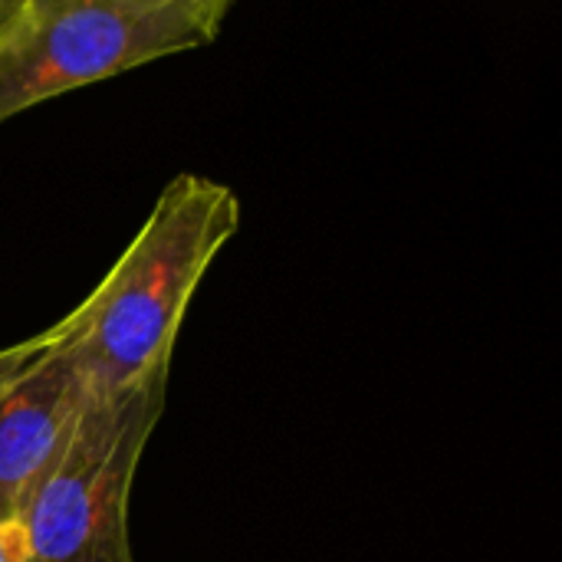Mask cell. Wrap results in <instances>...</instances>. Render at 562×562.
<instances>
[{
  "label": "cell",
  "instance_id": "1",
  "mask_svg": "<svg viewBox=\"0 0 562 562\" xmlns=\"http://www.w3.org/2000/svg\"><path fill=\"white\" fill-rule=\"evenodd\" d=\"M237 227L234 188L201 175L161 188L132 244L69 313L92 395H122L171 362L194 290Z\"/></svg>",
  "mask_w": 562,
  "mask_h": 562
},
{
  "label": "cell",
  "instance_id": "6",
  "mask_svg": "<svg viewBox=\"0 0 562 562\" xmlns=\"http://www.w3.org/2000/svg\"><path fill=\"white\" fill-rule=\"evenodd\" d=\"M0 562H33L20 524H0Z\"/></svg>",
  "mask_w": 562,
  "mask_h": 562
},
{
  "label": "cell",
  "instance_id": "2",
  "mask_svg": "<svg viewBox=\"0 0 562 562\" xmlns=\"http://www.w3.org/2000/svg\"><path fill=\"white\" fill-rule=\"evenodd\" d=\"M234 0H16L0 23V122L211 43Z\"/></svg>",
  "mask_w": 562,
  "mask_h": 562
},
{
  "label": "cell",
  "instance_id": "4",
  "mask_svg": "<svg viewBox=\"0 0 562 562\" xmlns=\"http://www.w3.org/2000/svg\"><path fill=\"white\" fill-rule=\"evenodd\" d=\"M53 329L43 356L0 395V524H20L92 398L76 356L72 316Z\"/></svg>",
  "mask_w": 562,
  "mask_h": 562
},
{
  "label": "cell",
  "instance_id": "3",
  "mask_svg": "<svg viewBox=\"0 0 562 562\" xmlns=\"http://www.w3.org/2000/svg\"><path fill=\"white\" fill-rule=\"evenodd\" d=\"M171 362L122 395H92L20 517L33 562H135L128 501L168 402Z\"/></svg>",
  "mask_w": 562,
  "mask_h": 562
},
{
  "label": "cell",
  "instance_id": "7",
  "mask_svg": "<svg viewBox=\"0 0 562 562\" xmlns=\"http://www.w3.org/2000/svg\"><path fill=\"white\" fill-rule=\"evenodd\" d=\"M13 7H16V0H0V23L10 16V10H13Z\"/></svg>",
  "mask_w": 562,
  "mask_h": 562
},
{
  "label": "cell",
  "instance_id": "5",
  "mask_svg": "<svg viewBox=\"0 0 562 562\" xmlns=\"http://www.w3.org/2000/svg\"><path fill=\"white\" fill-rule=\"evenodd\" d=\"M53 336H56V329L49 326V329H43V333L33 336V339H23V342H16V346L0 349V395L23 375V369H26L30 362H36V359L43 356V349L53 342Z\"/></svg>",
  "mask_w": 562,
  "mask_h": 562
}]
</instances>
